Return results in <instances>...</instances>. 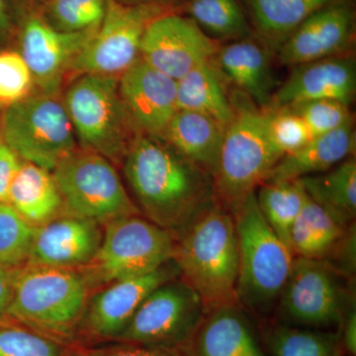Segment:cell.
<instances>
[{
    "mask_svg": "<svg viewBox=\"0 0 356 356\" xmlns=\"http://www.w3.org/2000/svg\"><path fill=\"white\" fill-rule=\"evenodd\" d=\"M122 161L140 213L175 238L218 204L209 173L163 140L139 134Z\"/></svg>",
    "mask_w": 356,
    "mask_h": 356,
    "instance_id": "6da1fadb",
    "label": "cell"
},
{
    "mask_svg": "<svg viewBox=\"0 0 356 356\" xmlns=\"http://www.w3.org/2000/svg\"><path fill=\"white\" fill-rule=\"evenodd\" d=\"M172 261L206 313L236 305L238 250L233 215L219 203L175 238Z\"/></svg>",
    "mask_w": 356,
    "mask_h": 356,
    "instance_id": "7a4b0ae2",
    "label": "cell"
},
{
    "mask_svg": "<svg viewBox=\"0 0 356 356\" xmlns=\"http://www.w3.org/2000/svg\"><path fill=\"white\" fill-rule=\"evenodd\" d=\"M89 292L76 269L25 266L15 271L7 317L57 341L76 344Z\"/></svg>",
    "mask_w": 356,
    "mask_h": 356,
    "instance_id": "3957f363",
    "label": "cell"
},
{
    "mask_svg": "<svg viewBox=\"0 0 356 356\" xmlns=\"http://www.w3.org/2000/svg\"><path fill=\"white\" fill-rule=\"evenodd\" d=\"M254 192L232 212L238 250L236 298L264 311L280 298L295 255L267 224Z\"/></svg>",
    "mask_w": 356,
    "mask_h": 356,
    "instance_id": "277c9868",
    "label": "cell"
},
{
    "mask_svg": "<svg viewBox=\"0 0 356 356\" xmlns=\"http://www.w3.org/2000/svg\"><path fill=\"white\" fill-rule=\"evenodd\" d=\"M103 228L95 257L79 270L90 291L154 273L172 261L175 236L145 217L119 218Z\"/></svg>",
    "mask_w": 356,
    "mask_h": 356,
    "instance_id": "5b68a950",
    "label": "cell"
},
{
    "mask_svg": "<svg viewBox=\"0 0 356 356\" xmlns=\"http://www.w3.org/2000/svg\"><path fill=\"white\" fill-rule=\"evenodd\" d=\"M234 107L212 177L218 203L231 213L266 181L281 159L267 136L266 111L248 105Z\"/></svg>",
    "mask_w": 356,
    "mask_h": 356,
    "instance_id": "8992f818",
    "label": "cell"
},
{
    "mask_svg": "<svg viewBox=\"0 0 356 356\" xmlns=\"http://www.w3.org/2000/svg\"><path fill=\"white\" fill-rule=\"evenodd\" d=\"M64 104L81 147L109 161H123L139 135L119 92V77L86 74L76 76Z\"/></svg>",
    "mask_w": 356,
    "mask_h": 356,
    "instance_id": "52a82bcc",
    "label": "cell"
},
{
    "mask_svg": "<svg viewBox=\"0 0 356 356\" xmlns=\"http://www.w3.org/2000/svg\"><path fill=\"white\" fill-rule=\"evenodd\" d=\"M65 214L104 226L119 218L140 215L112 161L88 149H74L51 172Z\"/></svg>",
    "mask_w": 356,
    "mask_h": 356,
    "instance_id": "ba28073f",
    "label": "cell"
},
{
    "mask_svg": "<svg viewBox=\"0 0 356 356\" xmlns=\"http://www.w3.org/2000/svg\"><path fill=\"white\" fill-rule=\"evenodd\" d=\"M0 138L23 161L50 172L76 149V135L64 102L42 91L6 109Z\"/></svg>",
    "mask_w": 356,
    "mask_h": 356,
    "instance_id": "9c48e42d",
    "label": "cell"
},
{
    "mask_svg": "<svg viewBox=\"0 0 356 356\" xmlns=\"http://www.w3.org/2000/svg\"><path fill=\"white\" fill-rule=\"evenodd\" d=\"M206 315L200 297L184 280L156 287L115 343L184 351Z\"/></svg>",
    "mask_w": 356,
    "mask_h": 356,
    "instance_id": "30bf717a",
    "label": "cell"
},
{
    "mask_svg": "<svg viewBox=\"0 0 356 356\" xmlns=\"http://www.w3.org/2000/svg\"><path fill=\"white\" fill-rule=\"evenodd\" d=\"M177 9L158 6H126L107 0L102 24L72 63L77 76L92 74L120 77L140 58L147 26L161 14Z\"/></svg>",
    "mask_w": 356,
    "mask_h": 356,
    "instance_id": "8fae6325",
    "label": "cell"
},
{
    "mask_svg": "<svg viewBox=\"0 0 356 356\" xmlns=\"http://www.w3.org/2000/svg\"><path fill=\"white\" fill-rule=\"evenodd\" d=\"M288 321L309 329L341 325L344 293L337 269L324 259L295 257L280 298Z\"/></svg>",
    "mask_w": 356,
    "mask_h": 356,
    "instance_id": "7c38bea8",
    "label": "cell"
},
{
    "mask_svg": "<svg viewBox=\"0 0 356 356\" xmlns=\"http://www.w3.org/2000/svg\"><path fill=\"white\" fill-rule=\"evenodd\" d=\"M218 50V42L191 18L172 10L147 26L140 44V58L177 81L198 65L211 62Z\"/></svg>",
    "mask_w": 356,
    "mask_h": 356,
    "instance_id": "4fadbf2b",
    "label": "cell"
},
{
    "mask_svg": "<svg viewBox=\"0 0 356 356\" xmlns=\"http://www.w3.org/2000/svg\"><path fill=\"white\" fill-rule=\"evenodd\" d=\"M177 275L179 271L172 261L154 273L116 281L100 288L89 297L79 337L116 341L144 300L159 285Z\"/></svg>",
    "mask_w": 356,
    "mask_h": 356,
    "instance_id": "5bb4252c",
    "label": "cell"
},
{
    "mask_svg": "<svg viewBox=\"0 0 356 356\" xmlns=\"http://www.w3.org/2000/svg\"><path fill=\"white\" fill-rule=\"evenodd\" d=\"M21 21L20 51L42 92L57 95L72 63L95 31H58L32 10Z\"/></svg>",
    "mask_w": 356,
    "mask_h": 356,
    "instance_id": "9a60e30c",
    "label": "cell"
},
{
    "mask_svg": "<svg viewBox=\"0 0 356 356\" xmlns=\"http://www.w3.org/2000/svg\"><path fill=\"white\" fill-rule=\"evenodd\" d=\"M355 11L353 0L325 7L307 18L277 49L281 64L287 67L337 57L353 44Z\"/></svg>",
    "mask_w": 356,
    "mask_h": 356,
    "instance_id": "2e32d148",
    "label": "cell"
},
{
    "mask_svg": "<svg viewBox=\"0 0 356 356\" xmlns=\"http://www.w3.org/2000/svg\"><path fill=\"white\" fill-rule=\"evenodd\" d=\"M119 92L138 133L161 140L178 111L177 81L140 58L119 77Z\"/></svg>",
    "mask_w": 356,
    "mask_h": 356,
    "instance_id": "e0dca14e",
    "label": "cell"
},
{
    "mask_svg": "<svg viewBox=\"0 0 356 356\" xmlns=\"http://www.w3.org/2000/svg\"><path fill=\"white\" fill-rule=\"evenodd\" d=\"M102 227L67 214L37 227L26 266L79 270L97 252L102 240Z\"/></svg>",
    "mask_w": 356,
    "mask_h": 356,
    "instance_id": "ac0fdd59",
    "label": "cell"
},
{
    "mask_svg": "<svg viewBox=\"0 0 356 356\" xmlns=\"http://www.w3.org/2000/svg\"><path fill=\"white\" fill-rule=\"evenodd\" d=\"M355 92V60L337 56L293 67L286 81L273 93L267 109L285 108L321 99L350 105Z\"/></svg>",
    "mask_w": 356,
    "mask_h": 356,
    "instance_id": "d6986e66",
    "label": "cell"
},
{
    "mask_svg": "<svg viewBox=\"0 0 356 356\" xmlns=\"http://www.w3.org/2000/svg\"><path fill=\"white\" fill-rule=\"evenodd\" d=\"M184 353L186 356H266L238 304L206 313Z\"/></svg>",
    "mask_w": 356,
    "mask_h": 356,
    "instance_id": "ffe728a7",
    "label": "cell"
},
{
    "mask_svg": "<svg viewBox=\"0 0 356 356\" xmlns=\"http://www.w3.org/2000/svg\"><path fill=\"white\" fill-rule=\"evenodd\" d=\"M268 48L250 37L236 40L219 48V64L243 93L267 109L273 96L274 79Z\"/></svg>",
    "mask_w": 356,
    "mask_h": 356,
    "instance_id": "44dd1931",
    "label": "cell"
},
{
    "mask_svg": "<svg viewBox=\"0 0 356 356\" xmlns=\"http://www.w3.org/2000/svg\"><path fill=\"white\" fill-rule=\"evenodd\" d=\"M355 147L353 124L317 136L298 151L282 156L269 172L266 181H291L325 172L353 156Z\"/></svg>",
    "mask_w": 356,
    "mask_h": 356,
    "instance_id": "7402d4cb",
    "label": "cell"
},
{
    "mask_svg": "<svg viewBox=\"0 0 356 356\" xmlns=\"http://www.w3.org/2000/svg\"><path fill=\"white\" fill-rule=\"evenodd\" d=\"M226 128L206 115L178 110L163 140L211 177L216 170Z\"/></svg>",
    "mask_w": 356,
    "mask_h": 356,
    "instance_id": "603a6c76",
    "label": "cell"
},
{
    "mask_svg": "<svg viewBox=\"0 0 356 356\" xmlns=\"http://www.w3.org/2000/svg\"><path fill=\"white\" fill-rule=\"evenodd\" d=\"M7 203L35 228L65 214L53 173L27 161L14 177Z\"/></svg>",
    "mask_w": 356,
    "mask_h": 356,
    "instance_id": "cb8c5ba5",
    "label": "cell"
},
{
    "mask_svg": "<svg viewBox=\"0 0 356 356\" xmlns=\"http://www.w3.org/2000/svg\"><path fill=\"white\" fill-rule=\"evenodd\" d=\"M257 37L277 51L300 24L325 7L344 0H243Z\"/></svg>",
    "mask_w": 356,
    "mask_h": 356,
    "instance_id": "d4e9b609",
    "label": "cell"
},
{
    "mask_svg": "<svg viewBox=\"0 0 356 356\" xmlns=\"http://www.w3.org/2000/svg\"><path fill=\"white\" fill-rule=\"evenodd\" d=\"M307 195L348 227L356 216V161L355 156L325 170L300 178Z\"/></svg>",
    "mask_w": 356,
    "mask_h": 356,
    "instance_id": "484cf974",
    "label": "cell"
},
{
    "mask_svg": "<svg viewBox=\"0 0 356 356\" xmlns=\"http://www.w3.org/2000/svg\"><path fill=\"white\" fill-rule=\"evenodd\" d=\"M177 93L178 110L206 115L224 128L233 120L235 107L211 62L198 65L178 79Z\"/></svg>",
    "mask_w": 356,
    "mask_h": 356,
    "instance_id": "4316f807",
    "label": "cell"
},
{
    "mask_svg": "<svg viewBox=\"0 0 356 356\" xmlns=\"http://www.w3.org/2000/svg\"><path fill=\"white\" fill-rule=\"evenodd\" d=\"M348 227L337 222L308 196L292 226L290 243L293 254L324 259L343 238Z\"/></svg>",
    "mask_w": 356,
    "mask_h": 356,
    "instance_id": "83f0119b",
    "label": "cell"
},
{
    "mask_svg": "<svg viewBox=\"0 0 356 356\" xmlns=\"http://www.w3.org/2000/svg\"><path fill=\"white\" fill-rule=\"evenodd\" d=\"M254 193L257 205L267 224L291 250L292 226L308 197L301 182L299 179L266 181L257 187Z\"/></svg>",
    "mask_w": 356,
    "mask_h": 356,
    "instance_id": "f1b7e54d",
    "label": "cell"
},
{
    "mask_svg": "<svg viewBox=\"0 0 356 356\" xmlns=\"http://www.w3.org/2000/svg\"><path fill=\"white\" fill-rule=\"evenodd\" d=\"M186 16L210 38L236 40L252 36L250 21L240 0H184Z\"/></svg>",
    "mask_w": 356,
    "mask_h": 356,
    "instance_id": "f546056e",
    "label": "cell"
},
{
    "mask_svg": "<svg viewBox=\"0 0 356 356\" xmlns=\"http://www.w3.org/2000/svg\"><path fill=\"white\" fill-rule=\"evenodd\" d=\"M83 351L8 317L0 320V356H83Z\"/></svg>",
    "mask_w": 356,
    "mask_h": 356,
    "instance_id": "4dcf8cb0",
    "label": "cell"
},
{
    "mask_svg": "<svg viewBox=\"0 0 356 356\" xmlns=\"http://www.w3.org/2000/svg\"><path fill=\"white\" fill-rule=\"evenodd\" d=\"M339 334L277 325L268 332L267 348L271 356H337Z\"/></svg>",
    "mask_w": 356,
    "mask_h": 356,
    "instance_id": "1f68e13d",
    "label": "cell"
},
{
    "mask_svg": "<svg viewBox=\"0 0 356 356\" xmlns=\"http://www.w3.org/2000/svg\"><path fill=\"white\" fill-rule=\"evenodd\" d=\"M40 15L58 31H95L106 13L107 0H50Z\"/></svg>",
    "mask_w": 356,
    "mask_h": 356,
    "instance_id": "d6a6232c",
    "label": "cell"
},
{
    "mask_svg": "<svg viewBox=\"0 0 356 356\" xmlns=\"http://www.w3.org/2000/svg\"><path fill=\"white\" fill-rule=\"evenodd\" d=\"M35 229L8 203L0 202V266L18 270L26 266Z\"/></svg>",
    "mask_w": 356,
    "mask_h": 356,
    "instance_id": "836d02e7",
    "label": "cell"
},
{
    "mask_svg": "<svg viewBox=\"0 0 356 356\" xmlns=\"http://www.w3.org/2000/svg\"><path fill=\"white\" fill-rule=\"evenodd\" d=\"M266 133L281 158L298 151L313 139L305 122L290 108L264 109Z\"/></svg>",
    "mask_w": 356,
    "mask_h": 356,
    "instance_id": "e575fe53",
    "label": "cell"
},
{
    "mask_svg": "<svg viewBox=\"0 0 356 356\" xmlns=\"http://www.w3.org/2000/svg\"><path fill=\"white\" fill-rule=\"evenodd\" d=\"M34 77L19 51H0V108H8L32 95Z\"/></svg>",
    "mask_w": 356,
    "mask_h": 356,
    "instance_id": "d590c367",
    "label": "cell"
},
{
    "mask_svg": "<svg viewBox=\"0 0 356 356\" xmlns=\"http://www.w3.org/2000/svg\"><path fill=\"white\" fill-rule=\"evenodd\" d=\"M285 108L293 110L303 119L313 138L353 124L350 105L337 100H313Z\"/></svg>",
    "mask_w": 356,
    "mask_h": 356,
    "instance_id": "8d00e7d4",
    "label": "cell"
},
{
    "mask_svg": "<svg viewBox=\"0 0 356 356\" xmlns=\"http://www.w3.org/2000/svg\"><path fill=\"white\" fill-rule=\"evenodd\" d=\"M83 356H186L184 351L140 344L117 343L112 346L84 350Z\"/></svg>",
    "mask_w": 356,
    "mask_h": 356,
    "instance_id": "74e56055",
    "label": "cell"
},
{
    "mask_svg": "<svg viewBox=\"0 0 356 356\" xmlns=\"http://www.w3.org/2000/svg\"><path fill=\"white\" fill-rule=\"evenodd\" d=\"M21 163L22 159L0 138V202L7 203L9 189Z\"/></svg>",
    "mask_w": 356,
    "mask_h": 356,
    "instance_id": "f35d334b",
    "label": "cell"
},
{
    "mask_svg": "<svg viewBox=\"0 0 356 356\" xmlns=\"http://www.w3.org/2000/svg\"><path fill=\"white\" fill-rule=\"evenodd\" d=\"M15 271L0 266V320L7 318L13 296Z\"/></svg>",
    "mask_w": 356,
    "mask_h": 356,
    "instance_id": "ab89813d",
    "label": "cell"
},
{
    "mask_svg": "<svg viewBox=\"0 0 356 356\" xmlns=\"http://www.w3.org/2000/svg\"><path fill=\"white\" fill-rule=\"evenodd\" d=\"M343 343L348 355L356 356V312L351 309L346 314L343 323Z\"/></svg>",
    "mask_w": 356,
    "mask_h": 356,
    "instance_id": "60d3db41",
    "label": "cell"
},
{
    "mask_svg": "<svg viewBox=\"0 0 356 356\" xmlns=\"http://www.w3.org/2000/svg\"><path fill=\"white\" fill-rule=\"evenodd\" d=\"M15 20L9 0H0V42L8 41L13 36Z\"/></svg>",
    "mask_w": 356,
    "mask_h": 356,
    "instance_id": "b9f144b4",
    "label": "cell"
},
{
    "mask_svg": "<svg viewBox=\"0 0 356 356\" xmlns=\"http://www.w3.org/2000/svg\"><path fill=\"white\" fill-rule=\"evenodd\" d=\"M126 6H158L168 8L178 9L182 6L184 0H116Z\"/></svg>",
    "mask_w": 356,
    "mask_h": 356,
    "instance_id": "7bdbcfd3",
    "label": "cell"
},
{
    "mask_svg": "<svg viewBox=\"0 0 356 356\" xmlns=\"http://www.w3.org/2000/svg\"><path fill=\"white\" fill-rule=\"evenodd\" d=\"M10 6L13 7V10L15 18L23 17L25 14L29 13L30 6H32L31 0H9Z\"/></svg>",
    "mask_w": 356,
    "mask_h": 356,
    "instance_id": "ee69618b",
    "label": "cell"
},
{
    "mask_svg": "<svg viewBox=\"0 0 356 356\" xmlns=\"http://www.w3.org/2000/svg\"><path fill=\"white\" fill-rule=\"evenodd\" d=\"M50 1V0H31L32 4H36L38 6H43L44 4H46L47 2Z\"/></svg>",
    "mask_w": 356,
    "mask_h": 356,
    "instance_id": "f6af8a7d",
    "label": "cell"
},
{
    "mask_svg": "<svg viewBox=\"0 0 356 356\" xmlns=\"http://www.w3.org/2000/svg\"><path fill=\"white\" fill-rule=\"evenodd\" d=\"M0 127H1V116H0Z\"/></svg>",
    "mask_w": 356,
    "mask_h": 356,
    "instance_id": "bcb514c9",
    "label": "cell"
},
{
    "mask_svg": "<svg viewBox=\"0 0 356 356\" xmlns=\"http://www.w3.org/2000/svg\"><path fill=\"white\" fill-rule=\"evenodd\" d=\"M348 356H353V355H348Z\"/></svg>",
    "mask_w": 356,
    "mask_h": 356,
    "instance_id": "7dc6e473",
    "label": "cell"
}]
</instances>
